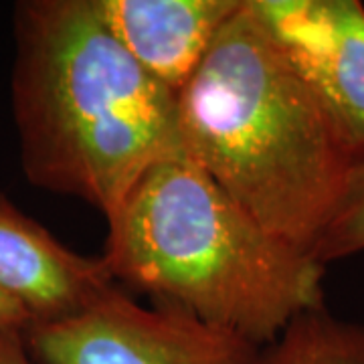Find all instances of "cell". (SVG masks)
Here are the masks:
<instances>
[{"label":"cell","instance_id":"5b68a950","mask_svg":"<svg viewBox=\"0 0 364 364\" xmlns=\"http://www.w3.org/2000/svg\"><path fill=\"white\" fill-rule=\"evenodd\" d=\"M247 6L312 93L348 156H364L363 2L247 0Z\"/></svg>","mask_w":364,"mask_h":364},{"label":"cell","instance_id":"277c9868","mask_svg":"<svg viewBox=\"0 0 364 364\" xmlns=\"http://www.w3.org/2000/svg\"><path fill=\"white\" fill-rule=\"evenodd\" d=\"M37 364H257L261 348L178 308H146L112 287L71 318L25 330Z\"/></svg>","mask_w":364,"mask_h":364},{"label":"cell","instance_id":"30bf717a","mask_svg":"<svg viewBox=\"0 0 364 364\" xmlns=\"http://www.w3.org/2000/svg\"><path fill=\"white\" fill-rule=\"evenodd\" d=\"M0 364H37L26 350L23 330H0Z\"/></svg>","mask_w":364,"mask_h":364},{"label":"cell","instance_id":"3957f363","mask_svg":"<svg viewBox=\"0 0 364 364\" xmlns=\"http://www.w3.org/2000/svg\"><path fill=\"white\" fill-rule=\"evenodd\" d=\"M176 114L186 156L261 227L310 255L352 158L247 0L178 91Z\"/></svg>","mask_w":364,"mask_h":364},{"label":"cell","instance_id":"52a82bcc","mask_svg":"<svg viewBox=\"0 0 364 364\" xmlns=\"http://www.w3.org/2000/svg\"><path fill=\"white\" fill-rule=\"evenodd\" d=\"M97 6L132 59L178 95L243 0H97Z\"/></svg>","mask_w":364,"mask_h":364},{"label":"cell","instance_id":"8fae6325","mask_svg":"<svg viewBox=\"0 0 364 364\" xmlns=\"http://www.w3.org/2000/svg\"><path fill=\"white\" fill-rule=\"evenodd\" d=\"M31 326L28 314L0 289V330H23Z\"/></svg>","mask_w":364,"mask_h":364},{"label":"cell","instance_id":"7a4b0ae2","mask_svg":"<svg viewBox=\"0 0 364 364\" xmlns=\"http://www.w3.org/2000/svg\"><path fill=\"white\" fill-rule=\"evenodd\" d=\"M105 223L114 282L259 348L324 306V265L261 227L188 156L146 170Z\"/></svg>","mask_w":364,"mask_h":364},{"label":"cell","instance_id":"8992f818","mask_svg":"<svg viewBox=\"0 0 364 364\" xmlns=\"http://www.w3.org/2000/svg\"><path fill=\"white\" fill-rule=\"evenodd\" d=\"M116 282L102 257H85L0 195V289L33 324L71 318L105 296Z\"/></svg>","mask_w":364,"mask_h":364},{"label":"cell","instance_id":"ba28073f","mask_svg":"<svg viewBox=\"0 0 364 364\" xmlns=\"http://www.w3.org/2000/svg\"><path fill=\"white\" fill-rule=\"evenodd\" d=\"M257 364H364V326L344 322L320 306L291 320L261 348Z\"/></svg>","mask_w":364,"mask_h":364},{"label":"cell","instance_id":"6da1fadb","mask_svg":"<svg viewBox=\"0 0 364 364\" xmlns=\"http://www.w3.org/2000/svg\"><path fill=\"white\" fill-rule=\"evenodd\" d=\"M13 25L11 104L35 188L107 219L146 170L186 156L176 95L117 43L97 0H23Z\"/></svg>","mask_w":364,"mask_h":364},{"label":"cell","instance_id":"9c48e42d","mask_svg":"<svg viewBox=\"0 0 364 364\" xmlns=\"http://www.w3.org/2000/svg\"><path fill=\"white\" fill-rule=\"evenodd\" d=\"M358 253H364V156L352 160L338 198L310 251L324 267Z\"/></svg>","mask_w":364,"mask_h":364}]
</instances>
